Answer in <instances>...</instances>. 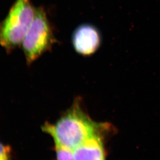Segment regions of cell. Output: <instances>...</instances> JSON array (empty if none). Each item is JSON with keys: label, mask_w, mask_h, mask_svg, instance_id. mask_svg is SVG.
Listing matches in <instances>:
<instances>
[{"label": "cell", "mask_w": 160, "mask_h": 160, "mask_svg": "<svg viewBox=\"0 0 160 160\" xmlns=\"http://www.w3.org/2000/svg\"><path fill=\"white\" fill-rule=\"evenodd\" d=\"M11 148L0 142V160H11Z\"/></svg>", "instance_id": "7"}, {"label": "cell", "mask_w": 160, "mask_h": 160, "mask_svg": "<svg viewBox=\"0 0 160 160\" xmlns=\"http://www.w3.org/2000/svg\"><path fill=\"white\" fill-rule=\"evenodd\" d=\"M102 124L96 123L84 112L78 99L58 121L46 123L42 130L52 137L55 146L73 150L88 139L98 134Z\"/></svg>", "instance_id": "1"}, {"label": "cell", "mask_w": 160, "mask_h": 160, "mask_svg": "<svg viewBox=\"0 0 160 160\" xmlns=\"http://www.w3.org/2000/svg\"><path fill=\"white\" fill-rule=\"evenodd\" d=\"M73 152L74 160H105V150L98 134L88 139Z\"/></svg>", "instance_id": "5"}, {"label": "cell", "mask_w": 160, "mask_h": 160, "mask_svg": "<svg viewBox=\"0 0 160 160\" xmlns=\"http://www.w3.org/2000/svg\"><path fill=\"white\" fill-rule=\"evenodd\" d=\"M72 42L74 48L79 54L90 55L95 52L100 45V35L92 26L82 25L74 31Z\"/></svg>", "instance_id": "4"}, {"label": "cell", "mask_w": 160, "mask_h": 160, "mask_svg": "<svg viewBox=\"0 0 160 160\" xmlns=\"http://www.w3.org/2000/svg\"><path fill=\"white\" fill-rule=\"evenodd\" d=\"M36 8L31 0H16L0 25V44L8 50L23 41L34 19Z\"/></svg>", "instance_id": "2"}, {"label": "cell", "mask_w": 160, "mask_h": 160, "mask_svg": "<svg viewBox=\"0 0 160 160\" xmlns=\"http://www.w3.org/2000/svg\"><path fill=\"white\" fill-rule=\"evenodd\" d=\"M55 41L46 12L43 9L36 8L34 19L22 42L27 63H32L38 58Z\"/></svg>", "instance_id": "3"}, {"label": "cell", "mask_w": 160, "mask_h": 160, "mask_svg": "<svg viewBox=\"0 0 160 160\" xmlns=\"http://www.w3.org/2000/svg\"><path fill=\"white\" fill-rule=\"evenodd\" d=\"M57 160H74L72 150L61 146H55Z\"/></svg>", "instance_id": "6"}]
</instances>
